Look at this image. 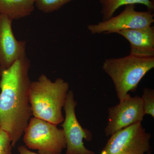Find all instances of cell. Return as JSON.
I'll use <instances>...</instances> for the list:
<instances>
[{"label":"cell","instance_id":"2e32d148","mask_svg":"<svg viewBox=\"0 0 154 154\" xmlns=\"http://www.w3.org/2000/svg\"><path fill=\"white\" fill-rule=\"evenodd\" d=\"M18 152H19V154H46L35 152L30 150L27 147L24 146H20L18 147ZM50 154H61V153H57Z\"/></svg>","mask_w":154,"mask_h":154},{"label":"cell","instance_id":"9c48e42d","mask_svg":"<svg viewBox=\"0 0 154 154\" xmlns=\"http://www.w3.org/2000/svg\"><path fill=\"white\" fill-rule=\"evenodd\" d=\"M13 21L0 14V71L8 68L26 53V42L15 37Z\"/></svg>","mask_w":154,"mask_h":154},{"label":"cell","instance_id":"5b68a950","mask_svg":"<svg viewBox=\"0 0 154 154\" xmlns=\"http://www.w3.org/2000/svg\"><path fill=\"white\" fill-rule=\"evenodd\" d=\"M151 138L141 122L136 123L110 136L100 154H146L151 150Z\"/></svg>","mask_w":154,"mask_h":154},{"label":"cell","instance_id":"52a82bcc","mask_svg":"<svg viewBox=\"0 0 154 154\" xmlns=\"http://www.w3.org/2000/svg\"><path fill=\"white\" fill-rule=\"evenodd\" d=\"M152 11H136L135 5L125 6L120 14L97 24H91L88 29L92 34L117 33L125 29H139L149 27L154 22Z\"/></svg>","mask_w":154,"mask_h":154},{"label":"cell","instance_id":"ba28073f","mask_svg":"<svg viewBox=\"0 0 154 154\" xmlns=\"http://www.w3.org/2000/svg\"><path fill=\"white\" fill-rule=\"evenodd\" d=\"M108 119L105 129V135L110 137L120 130L141 122L145 114L141 97L127 96L119 104L108 110Z\"/></svg>","mask_w":154,"mask_h":154},{"label":"cell","instance_id":"5bb4252c","mask_svg":"<svg viewBox=\"0 0 154 154\" xmlns=\"http://www.w3.org/2000/svg\"><path fill=\"white\" fill-rule=\"evenodd\" d=\"M145 115H149L154 117V91L150 88L143 89L141 96Z\"/></svg>","mask_w":154,"mask_h":154},{"label":"cell","instance_id":"7c38bea8","mask_svg":"<svg viewBox=\"0 0 154 154\" xmlns=\"http://www.w3.org/2000/svg\"><path fill=\"white\" fill-rule=\"evenodd\" d=\"M102 6L101 13L102 21L113 17L116 11L121 6L129 5L141 4L146 7L149 11H153L154 2L152 0H99Z\"/></svg>","mask_w":154,"mask_h":154},{"label":"cell","instance_id":"8fae6325","mask_svg":"<svg viewBox=\"0 0 154 154\" xmlns=\"http://www.w3.org/2000/svg\"><path fill=\"white\" fill-rule=\"evenodd\" d=\"M36 0H0V14L12 20L30 16L34 10Z\"/></svg>","mask_w":154,"mask_h":154},{"label":"cell","instance_id":"e0dca14e","mask_svg":"<svg viewBox=\"0 0 154 154\" xmlns=\"http://www.w3.org/2000/svg\"><path fill=\"white\" fill-rule=\"evenodd\" d=\"M151 152H152V150H150L149 151V152H148L146 154H151Z\"/></svg>","mask_w":154,"mask_h":154},{"label":"cell","instance_id":"7a4b0ae2","mask_svg":"<svg viewBox=\"0 0 154 154\" xmlns=\"http://www.w3.org/2000/svg\"><path fill=\"white\" fill-rule=\"evenodd\" d=\"M68 83L61 78L52 82L42 74L31 82L29 101L32 116L57 125L64 120L62 109L69 91Z\"/></svg>","mask_w":154,"mask_h":154},{"label":"cell","instance_id":"277c9868","mask_svg":"<svg viewBox=\"0 0 154 154\" xmlns=\"http://www.w3.org/2000/svg\"><path fill=\"white\" fill-rule=\"evenodd\" d=\"M23 141L29 149L41 154L61 153L66 148L62 129L57 125L32 116L24 132Z\"/></svg>","mask_w":154,"mask_h":154},{"label":"cell","instance_id":"3957f363","mask_svg":"<svg viewBox=\"0 0 154 154\" xmlns=\"http://www.w3.org/2000/svg\"><path fill=\"white\" fill-rule=\"evenodd\" d=\"M154 67V57H142L130 54L106 59L102 69L112 81L119 101L129 92H134L142 79Z\"/></svg>","mask_w":154,"mask_h":154},{"label":"cell","instance_id":"4fadbf2b","mask_svg":"<svg viewBox=\"0 0 154 154\" xmlns=\"http://www.w3.org/2000/svg\"><path fill=\"white\" fill-rule=\"evenodd\" d=\"M72 0H36L35 5L39 10L45 13L57 11Z\"/></svg>","mask_w":154,"mask_h":154},{"label":"cell","instance_id":"6da1fadb","mask_svg":"<svg viewBox=\"0 0 154 154\" xmlns=\"http://www.w3.org/2000/svg\"><path fill=\"white\" fill-rule=\"evenodd\" d=\"M30 67L25 53L8 68L0 71V129L8 134L13 147L33 116L29 101Z\"/></svg>","mask_w":154,"mask_h":154},{"label":"cell","instance_id":"8992f818","mask_svg":"<svg viewBox=\"0 0 154 154\" xmlns=\"http://www.w3.org/2000/svg\"><path fill=\"white\" fill-rule=\"evenodd\" d=\"M77 105L74 94L69 91L64 106L65 116L62 123V130L66 142V154H95L85 146L84 140L91 141L93 134L89 130L83 128L75 114Z\"/></svg>","mask_w":154,"mask_h":154},{"label":"cell","instance_id":"30bf717a","mask_svg":"<svg viewBox=\"0 0 154 154\" xmlns=\"http://www.w3.org/2000/svg\"><path fill=\"white\" fill-rule=\"evenodd\" d=\"M117 34L126 38L130 44V54L142 57H154V28L152 26L125 29Z\"/></svg>","mask_w":154,"mask_h":154},{"label":"cell","instance_id":"9a60e30c","mask_svg":"<svg viewBox=\"0 0 154 154\" xmlns=\"http://www.w3.org/2000/svg\"><path fill=\"white\" fill-rule=\"evenodd\" d=\"M12 147L8 134L0 129V154H12Z\"/></svg>","mask_w":154,"mask_h":154}]
</instances>
